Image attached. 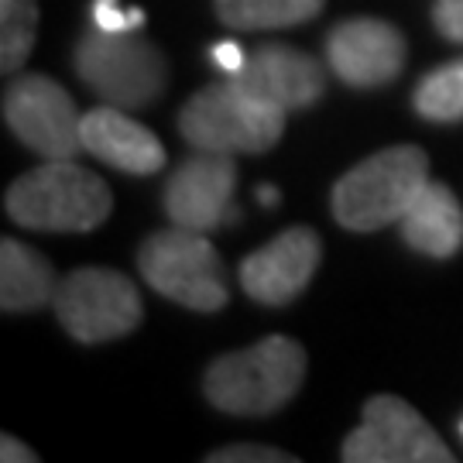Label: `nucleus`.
<instances>
[{"mask_svg":"<svg viewBox=\"0 0 463 463\" xmlns=\"http://www.w3.org/2000/svg\"><path fill=\"white\" fill-rule=\"evenodd\" d=\"M4 210L17 227L45 233H86L97 231L114 210V196L97 172L76 165L72 158H45L17 179Z\"/></svg>","mask_w":463,"mask_h":463,"instance_id":"f257e3e1","label":"nucleus"},{"mask_svg":"<svg viewBox=\"0 0 463 463\" xmlns=\"http://www.w3.org/2000/svg\"><path fill=\"white\" fill-rule=\"evenodd\" d=\"M306 378V350L292 336H265L248 350L216 357L203 392L227 415H271L285 409Z\"/></svg>","mask_w":463,"mask_h":463,"instance_id":"f03ea898","label":"nucleus"},{"mask_svg":"<svg viewBox=\"0 0 463 463\" xmlns=\"http://www.w3.org/2000/svg\"><path fill=\"white\" fill-rule=\"evenodd\" d=\"M285 114L271 99L258 97L237 80L210 83L185 99L179 110V131L199 151L223 155H258L279 145Z\"/></svg>","mask_w":463,"mask_h":463,"instance_id":"7ed1b4c3","label":"nucleus"},{"mask_svg":"<svg viewBox=\"0 0 463 463\" xmlns=\"http://www.w3.org/2000/svg\"><path fill=\"white\" fill-rule=\"evenodd\" d=\"M430 183V158L415 145H395L354 165L333 185V216L344 231L371 233L398 223Z\"/></svg>","mask_w":463,"mask_h":463,"instance_id":"20e7f679","label":"nucleus"},{"mask_svg":"<svg viewBox=\"0 0 463 463\" xmlns=\"http://www.w3.org/2000/svg\"><path fill=\"white\" fill-rule=\"evenodd\" d=\"M141 279L158 296L179 302L196 313H216L227 306V268L220 261L210 237L185 227L151 233L137 250Z\"/></svg>","mask_w":463,"mask_h":463,"instance_id":"39448f33","label":"nucleus"},{"mask_svg":"<svg viewBox=\"0 0 463 463\" xmlns=\"http://www.w3.org/2000/svg\"><path fill=\"white\" fill-rule=\"evenodd\" d=\"M76 72L97 97L137 110L162 97L165 55L137 32H93L76 45Z\"/></svg>","mask_w":463,"mask_h":463,"instance_id":"423d86ee","label":"nucleus"},{"mask_svg":"<svg viewBox=\"0 0 463 463\" xmlns=\"http://www.w3.org/2000/svg\"><path fill=\"white\" fill-rule=\"evenodd\" d=\"M52 306L62 330L80 344L117 340L131 333L145 316L131 279L114 268H80L66 275L55 288Z\"/></svg>","mask_w":463,"mask_h":463,"instance_id":"0eeeda50","label":"nucleus"},{"mask_svg":"<svg viewBox=\"0 0 463 463\" xmlns=\"http://www.w3.org/2000/svg\"><path fill=\"white\" fill-rule=\"evenodd\" d=\"M347 463H449L453 449L409 402L374 395L364 402V422L340 447Z\"/></svg>","mask_w":463,"mask_h":463,"instance_id":"6e6552de","label":"nucleus"},{"mask_svg":"<svg viewBox=\"0 0 463 463\" xmlns=\"http://www.w3.org/2000/svg\"><path fill=\"white\" fill-rule=\"evenodd\" d=\"M4 120L42 158H76L83 151V114L49 76H17L4 93Z\"/></svg>","mask_w":463,"mask_h":463,"instance_id":"1a4fd4ad","label":"nucleus"},{"mask_svg":"<svg viewBox=\"0 0 463 463\" xmlns=\"http://www.w3.org/2000/svg\"><path fill=\"white\" fill-rule=\"evenodd\" d=\"M233 189L237 165L233 155L223 151H199L175 168L165 185V213L172 227L210 233L233 216Z\"/></svg>","mask_w":463,"mask_h":463,"instance_id":"9d476101","label":"nucleus"},{"mask_svg":"<svg viewBox=\"0 0 463 463\" xmlns=\"http://www.w3.org/2000/svg\"><path fill=\"white\" fill-rule=\"evenodd\" d=\"M326 62L354 90L388 86L405 66V38L378 17H354L326 38Z\"/></svg>","mask_w":463,"mask_h":463,"instance_id":"9b49d317","label":"nucleus"},{"mask_svg":"<svg viewBox=\"0 0 463 463\" xmlns=\"http://www.w3.org/2000/svg\"><path fill=\"white\" fill-rule=\"evenodd\" d=\"M323 244L309 227H288L271 244L241 261V288L261 306H285L306 292L319 268Z\"/></svg>","mask_w":463,"mask_h":463,"instance_id":"f8f14e48","label":"nucleus"},{"mask_svg":"<svg viewBox=\"0 0 463 463\" xmlns=\"http://www.w3.org/2000/svg\"><path fill=\"white\" fill-rule=\"evenodd\" d=\"M233 80L254 90L258 97L271 99L281 110H302L326 90L323 66L292 45H261L258 52H250Z\"/></svg>","mask_w":463,"mask_h":463,"instance_id":"ddd939ff","label":"nucleus"},{"mask_svg":"<svg viewBox=\"0 0 463 463\" xmlns=\"http://www.w3.org/2000/svg\"><path fill=\"white\" fill-rule=\"evenodd\" d=\"M83 151L128 175H155L165 168L162 141L114 103L83 114Z\"/></svg>","mask_w":463,"mask_h":463,"instance_id":"4468645a","label":"nucleus"},{"mask_svg":"<svg viewBox=\"0 0 463 463\" xmlns=\"http://www.w3.org/2000/svg\"><path fill=\"white\" fill-rule=\"evenodd\" d=\"M405 244L426 258H453L463 248V210L460 199L443 183H426L415 203L398 220Z\"/></svg>","mask_w":463,"mask_h":463,"instance_id":"2eb2a0df","label":"nucleus"},{"mask_svg":"<svg viewBox=\"0 0 463 463\" xmlns=\"http://www.w3.org/2000/svg\"><path fill=\"white\" fill-rule=\"evenodd\" d=\"M55 271L34 248L14 237L0 241V306L4 313H32L55 298Z\"/></svg>","mask_w":463,"mask_h":463,"instance_id":"dca6fc26","label":"nucleus"},{"mask_svg":"<svg viewBox=\"0 0 463 463\" xmlns=\"http://www.w3.org/2000/svg\"><path fill=\"white\" fill-rule=\"evenodd\" d=\"M220 24L233 32H275L313 21L326 0H213Z\"/></svg>","mask_w":463,"mask_h":463,"instance_id":"f3484780","label":"nucleus"},{"mask_svg":"<svg viewBox=\"0 0 463 463\" xmlns=\"http://www.w3.org/2000/svg\"><path fill=\"white\" fill-rule=\"evenodd\" d=\"M415 114L436 120V124H453L463 120V59L443 62L432 72H426L412 93Z\"/></svg>","mask_w":463,"mask_h":463,"instance_id":"a211bd4d","label":"nucleus"},{"mask_svg":"<svg viewBox=\"0 0 463 463\" xmlns=\"http://www.w3.org/2000/svg\"><path fill=\"white\" fill-rule=\"evenodd\" d=\"M38 38V0H0V69L17 72Z\"/></svg>","mask_w":463,"mask_h":463,"instance_id":"6ab92c4d","label":"nucleus"},{"mask_svg":"<svg viewBox=\"0 0 463 463\" xmlns=\"http://www.w3.org/2000/svg\"><path fill=\"white\" fill-rule=\"evenodd\" d=\"M93 24L99 32H137L145 24V11L120 7V0H93Z\"/></svg>","mask_w":463,"mask_h":463,"instance_id":"aec40b11","label":"nucleus"},{"mask_svg":"<svg viewBox=\"0 0 463 463\" xmlns=\"http://www.w3.org/2000/svg\"><path fill=\"white\" fill-rule=\"evenodd\" d=\"M210 463H296L292 453L275 447H258V443H241V447H223L206 457Z\"/></svg>","mask_w":463,"mask_h":463,"instance_id":"412c9836","label":"nucleus"},{"mask_svg":"<svg viewBox=\"0 0 463 463\" xmlns=\"http://www.w3.org/2000/svg\"><path fill=\"white\" fill-rule=\"evenodd\" d=\"M432 24L449 42H463V0H436L432 4Z\"/></svg>","mask_w":463,"mask_h":463,"instance_id":"4be33fe9","label":"nucleus"},{"mask_svg":"<svg viewBox=\"0 0 463 463\" xmlns=\"http://www.w3.org/2000/svg\"><path fill=\"white\" fill-rule=\"evenodd\" d=\"M213 62L223 69L227 76H237V72L244 69V62H248V55L241 52V45H233V42H223V45H216V49H213Z\"/></svg>","mask_w":463,"mask_h":463,"instance_id":"5701e85b","label":"nucleus"},{"mask_svg":"<svg viewBox=\"0 0 463 463\" xmlns=\"http://www.w3.org/2000/svg\"><path fill=\"white\" fill-rule=\"evenodd\" d=\"M0 460L4 463H34L38 460V453L24 447L21 439H14L11 432H4V436H0Z\"/></svg>","mask_w":463,"mask_h":463,"instance_id":"b1692460","label":"nucleus"},{"mask_svg":"<svg viewBox=\"0 0 463 463\" xmlns=\"http://www.w3.org/2000/svg\"><path fill=\"white\" fill-rule=\"evenodd\" d=\"M258 199H261L265 206H275V203H279V189H275V185H258Z\"/></svg>","mask_w":463,"mask_h":463,"instance_id":"393cba45","label":"nucleus"},{"mask_svg":"<svg viewBox=\"0 0 463 463\" xmlns=\"http://www.w3.org/2000/svg\"><path fill=\"white\" fill-rule=\"evenodd\" d=\"M460 436H463V422H460Z\"/></svg>","mask_w":463,"mask_h":463,"instance_id":"a878e982","label":"nucleus"}]
</instances>
